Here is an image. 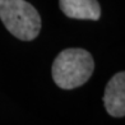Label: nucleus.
Listing matches in <instances>:
<instances>
[{"instance_id": "obj_4", "label": "nucleus", "mask_w": 125, "mask_h": 125, "mask_svg": "<svg viewBox=\"0 0 125 125\" xmlns=\"http://www.w3.org/2000/svg\"><path fill=\"white\" fill-rule=\"evenodd\" d=\"M61 12L73 19L98 21L101 7L97 0H59Z\"/></svg>"}, {"instance_id": "obj_2", "label": "nucleus", "mask_w": 125, "mask_h": 125, "mask_svg": "<svg viewBox=\"0 0 125 125\" xmlns=\"http://www.w3.org/2000/svg\"><path fill=\"white\" fill-rule=\"evenodd\" d=\"M0 19L5 28L22 41H32L41 31V17L26 0H0Z\"/></svg>"}, {"instance_id": "obj_1", "label": "nucleus", "mask_w": 125, "mask_h": 125, "mask_svg": "<svg viewBox=\"0 0 125 125\" xmlns=\"http://www.w3.org/2000/svg\"><path fill=\"white\" fill-rule=\"evenodd\" d=\"M93 69L94 61L87 50L65 49L55 58L51 74L58 87L62 89H74L88 81Z\"/></svg>"}, {"instance_id": "obj_3", "label": "nucleus", "mask_w": 125, "mask_h": 125, "mask_svg": "<svg viewBox=\"0 0 125 125\" xmlns=\"http://www.w3.org/2000/svg\"><path fill=\"white\" fill-rule=\"evenodd\" d=\"M104 105L106 111L114 117L125 115V73L119 72L114 75L105 88Z\"/></svg>"}]
</instances>
